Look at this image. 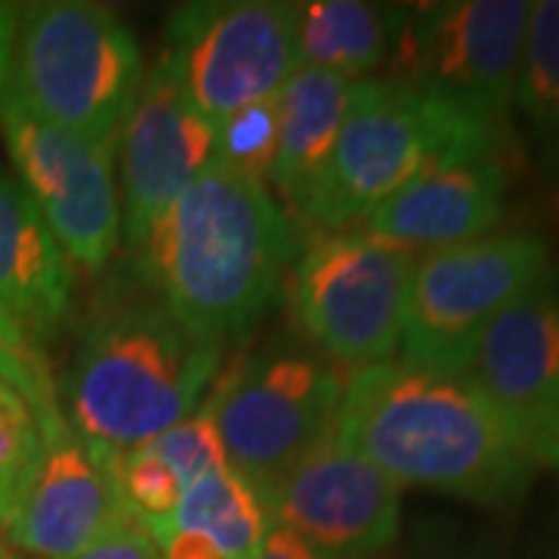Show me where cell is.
Returning a JSON list of instances; mask_svg holds the SVG:
<instances>
[{
  "instance_id": "1",
  "label": "cell",
  "mask_w": 559,
  "mask_h": 559,
  "mask_svg": "<svg viewBox=\"0 0 559 559\" xmlns=\"http://www.w3.org/2000/svg\"><path fill=\"white\" fill-rule=\"evenodd\" d=\"M333 436L399 488H426L479 507L520 503L540 466L463 373L411 360L352 373Z\"/></svg>"
},
{
  "instance_id": "2",
  "label": "cell",
  "mask_w": 559,
  "mask_h": 559,
  "mask_svg": "<svg viewBox=\"0 0 559 559\" xmlns=\"http://www.w3.org/2000/svg\"><path fill=\"white\" fill-rule=\"evenodd\" d=\"M299 246L271 187L215 162L168 205L134 259L180 323L227 345L274 308Z\"/></svg>"
},
{
  "instance_id": "3",
  "label": "cell",
  "mask_w": 559,
  "mask_h": 559,
  "mask_svg": "<svg viewBox=\"0 0 559 559\" xmlns=\"http://www.w3.org/2000/svg\"><path fill=\"white\" fill-rule=\"evenodd\" d=\"M224 345L202 340L153 296L94 311L62 380V414L94 457L156 439L200 407Z\"/></svg>"
},
{
  "instance_id": "4",
  "label": "cell",
  "mask_w": 559,
  "mask_h": 559,
  "mask_svg": "<svg viewBox=\"0 0 559 559\" xmlns=\"http://www.w3.org/2000/svg\"><path fill=\"white\" fill-rule=\"evenodd\" d=\"M143 75V50L116 10L91 0L16 3L0 100L91 143L116 146Z\"/></svg>"
},
{
  "instance_id": "5",
  "label": "cell",
  "mask_w": 559,
  "mask_h": 559,
  "mask_svg": "<svg viewBox=\"0 0 559 559\" xmlns=\"http://www.w3.org/2000/svg\"><path fill=\"white\" fill-rule=\"evenodd\" d=\"M507 131L385 75L358 81L308 234L358 227L436 162L503 156Z\"/></svg>"
},
{
  "instance_id": "6",
  "label": "cell",
  "mask_w": 559,
  "mask_h": 559,
  "mask_svg": "<svg viewBox=\"0 0 559 559\" xmlns=\"http://www.w3.org/2000/svg\"><path fill=\"white\" fill-rule=\"evenodd\" d=\"M414 252L360 227L311 234L286 274V305L326 358L355 373L395 358Z\"/></svg>"
},
{
  "instance_id": "7",
  "label": "cell",
  "mask_w": 559,
  "mask_h": 559,
  "mask_svg": "<svg viewBox=\"0 0 559 559\" xmlns=\"http://www.w3.org/2000/svg\"><path fill=\"white\" fill-rule=\"evenodd\" d=\"M550 271V246L540 234L500 230L417 255L401 360L463 373L491 320L525 296Z\"/></svg>"
},
{
  "instance_id": "8",
  "label": "cell",
  "mask_w": 559,
  "mask_h": 559,
  "mask_svg": "<svg viewBox=\"0 0 559 559\" xmlns=\"http://www.w3.org/2000/svg\"><path fill=\"white\" fill-rule=\"evenodd\" d=\"M528 0H439L407 7L385 79L510 128Z\"/></svg>"
},
{
  "instance_id": "9",
  "label": "cell",
  "mask_w": 559,
  "mask_h": 559,
  "mask_svg": "<svg viewBox=\"0 0 559 559\" xmlns=\"http://www.w3.org/2000/svg\"><path fill=\"white\" fill-rule=\"evenodd\" d=\"M345 380L305 355L240 360L212 382V411L230 469L261 495L333 436Z\"/></svg>"
},
{
  "instance_id": "10",
  "label": "cell",
  "mask_w": 559,
  "mask_h": 559,
  "mask_svg": "<svg viewBox=\"0 0 559 559\" xmlns=\"http://www.w3.org/2000/svg\"><path fill=\"white\" fill-rule=\"evenodd\" d=\"M159 66L212 121L277 97L299 69L293 3H183L165 25Z\"/></svg>"
},
{
  "instance_id": "11",
  "label": "cell",
  "mask_w": 559,
  "mask_h": 559,
  "mask_svg": "<svg viewBox=\"0 0 559 559\" xmlns=\"http://www.w3.org/2000/svg\"><path fill=\"white\" fill-rule=\"evenodd\" d=\"M0 128L16 180L62 252L84 271H103L121 242L116 146L69 134L10 100H0Z\"/></svg>"
},
{
  "instance_id": "12",
  "label": "cell",
  "mask_w": 559,
  "mask_h": 559,
  "mask_svg": "<svg viewBox=\"0 0 559 559\" xmlns=\"http://www.w3.org/2000/svg\"><path fill=\"white\" fill-rule=\"evenodd\" d=\"M218 159V124L159 62L143 75L116 134L121 240L138 252L156 221Z\"/></svg>"
},
{
  "instance_id": "13",
  "label": "cell",
  "mask_w": 559,
  "mask_h": 559,
  "mask_svg": "<svg viewBox=\"0 0 559 559\" xmlns=\"http://www.w3.org/2000/svg\"><path fill=\"white\" fill-rule=\"evenodd\" d=\"M274 525L326 559L380 557L399 540L401 488L336 436L264 491Z\"/></svg>"
},
{
  "instance_id": "14",
  "label": "cell",
  "mask_w": 559,
  "mask_h": 559,
  "mask_svg": "<svg viewBox=\"0 0 559 559\" xmlns=\"http://www.w3.org/2000/svg\"><path fill=\"white\" fill-rule=\"evenodd\" d=\"M463 377L498 407L540 463L559 411V274L554 267L491 320Z\"/></svg>"
},
{
  "instance_id": "15",
  "label": "cell",
  "mask_w": 559,
  "mask_h": 559,
  "mask_svg": "<svg viewBox=\"0 0 559 559\" xmlns=\"http://www.w3.org/2000/svg\"><path fill=\"white\" fill-rule=\"evenodd\" d=\"M38 426L44 439L38 473L3 538L32 557L69 559L124 520V510L62 407L38 417Z\"/></svg>"
},
{
  "instance_id": "16",
  "label": "cell",
  "mask_w": 559,
  "mask_h": 559,
  "mask_svg": "<svg viewBox=\"0 0 559 559\" xmlns=\"http://www.w3.org/2000/svg\"><path fill=\"white\" fill-rule=\"evenodd\" d=\"M72 261L16 178L0 171V342L47 370V345L72 308Z\"/></svg>"
},
{
  "instance_id": "17",
  "label": "cell",
  "mask_w": 559,
  "mask_h": 559,
  "mask_svg": "<svg viewBox=\"0 0 559 559\" xmlns=\"http://www.w3.org/2000/svg\"><path fill=\"white\" fill-rule=\"evenodd\" d=\"M510 190L507 156H454L436 162L360 221L377 240L426 255L495 234Z\"/></svg>"
},
{
  "instance_id": "18",
  "label": "cell",
  "mask_w": 559,
  "mask_h": 559,
  "mask_svg": "<svg viewBox=\"0 0 559 559\" xmlns=\"http://www.w3.org/2000/svg\"><path fill=\"white\" fill-rule=\"evenodd\" d=\"M355 84L358 81L299 66L277 94L280 138L267 187L296 230H308L311 224Z\"/></svg>"
},
{
  "instance_id": "19",
  "label": "cell",
  "mask_w": 559,
  "mask_h": 559,
  "mask_svg": "<svg viewBox=\"0 0 559 559\" xmlns=\"http://www.w3.org/2000/svg\"><path fill=\"white\" fill-rule=\"evenodd\" d=\"M271 525L264 495L224 466L183 491L175 516L153 544L162 559H252Z\"/></svg>"
},
{
  "instance_id": "20",
  "label": "cell",
  "mask_w": 559,
  "mask_h": 559,
  "mask_svg": "<svg viewBox=\"0 0 559 559\" xmlns=\"http://www.w3.org/2000/svg\"><path fill=\"white\" fill-rule=\"evenodd\" d=\"M407 7L370 0H305L293 3L296 60L305 69L348 81L377 79L392 57Z\"/></svg>"
},
{
  "instance_id": "21",
  "label": "cell",
  "mask_w": 559,
  "mask_h": 559,
  "mask_svg": "<svg viewBox=\"0 0 559 559\" xmlns=\"http://www.w3.org/2000/svg\"><path fill=\"white\" fill-rule=\"evenodd\" d=\"M513 106L528 121L547 165L559 171V0L532 3Z\"/></svg>"
},
{
  "instance_id": "22",
  "label": "cell",
  "mask_w": 559,
  "mask_h": 559,
  "mask_svg": "<svg viewBox=\"0 0 559 559\" xmlns=\"http://www.w3.org/2000/svg\"><path fill=\"white\" fill-rule=\"evenodd\" d=\"M40 454L44 439L28 401L20 389L0 380V532L35 479Z\"/></svg>"
},
{
  "instance_id": "23",
  "label": "cell",
  "mask_w": 559,
  "mask_h": 559,
  "mask_svg": "<svg viewBox=\"0 0 559 559\" xmlns=\"http://www.w3.org/2000/svg\"><path fill=\"white\" fill-rule=\"evenodd\" d=\"M215 124H218V159L215 162L240 171L246 178L267 183L280 138L277 97L242 106Z\"/></svg>"
},
{
  "instance_id": "24",
  "label": "cell",
  "mask_w": 559,
  "mask_h": 559,
  "mask_svg": "<svg viewBox=\"0 0 559 559\" xmlns=\"http://www.w3.org/2000/svg\"><path fill=\"white\" fill-rule=\"evenodd\" d=\"M143 448L150 454H156L162 463H168L171 473L183 481V488H190L205 476L230 466L205 401L187 419L175 423L171 429L159 432L156 439L143 441Z\"/></svg>"
},
{
  "instance_id": "25",
  "label": "cell",
  "mask_w": 559,
  "mask_h": 559,
  "mask_svg": "<svg viewBox=\"0 0 559 559\" xmlns=\"http://www.w3.org/2000/svg\"><path fill=\"white\" fill-rule=\"evenodd\" d=\"M0 380L10 382L13 389H20L35 419L50 414L60 407V401L53 395V382L47 377V370H38V367H28L25 360H20L3 342H0Z\"/></svg>"
},
{
  "instance_id": "26",
  "label": "cell",
  "mask_w": 559,
  "mask_h": 559,
  "mask_svg": "<svg viewBox=\"0 0 559 559\" xmlns=\"http://www.w3.org/2000/svg\"><path fill=\"white\" fill-rule=\"evenodd\" d=\"M69 559H162L159 547L131 516L116 522L103 538Z\"/></svg>"
},
{
  "instance_id": "27",
  "label": "cell",
  "mask_w": 559,
  "mask_h": 559,
  "mask_svg": "<svg viewBox=\"0 0 559 559\" xmlns=\"http://www.w3.org/2000/svg\"><path fill=\"white\" fill-rule=\"evenodd\" d=\"M252 559H326L318 554L308 540H301L296 532L283 528V525H271L267 538L259 547V554Z\"/></svg>"
},
{
  "instance_id": "28",
  "label": "cell",
  "mask_w": 559,
  "mask_h": 559,
  "mask_svg": "<svg viewBox=\"0 0 559 559\" xmlns=\"http://www.w3.org/2000/svg\"><path fill=\"white\" fill-rule=\"evenodd\" d=\"M417 559H510L485 544H466V540L439 538L432 547H426Z\"/></svg>"
},
{
  "instance_id": "29",
  "label": "cell",
  "mask_w": 559,
  "mask_h": 559,
  "mask_svg": "<svg viewBox=\"0 0 559 559\" xmlns=\"http://www.w3.org/2000/svg\"><path fill=\"white\" fill-rule=\"evenodd\" d=\"M13 22H16V3H0V94H3V81H7V60H10Z\"/></svg>"
},
{
  "instance_id": "30",
  "label": "cell",
  "mask_w": 559,
  "mask_h": 559,
  "mask_svg": "<svg viewBox=\"0 0 559 559\" xmlns=\"http://www.w3.org/2000/svg\"><path fill=\"white\" fill-rule=\"evenodd\" d=\"M540 463H550L559 473V411L557 417H554L550 432H547V441H544V448H540Z\"/></svg>"
},
{
  "instance_id": "31",
  "label": "cell",
  "mask_w": 559,
  "mask_h": 559,
  "mask_svg": "<svg viewBox=\"0 0 559 559\" xmlns=\"http://www.w3.org/2000/svg\"><path fill=\"white\" fill-rule=\"evenodd\" d=\"M0 559H20L16 557V550H13V544L3 538V535H0Z\"/></svg>"
}]
</instances>
